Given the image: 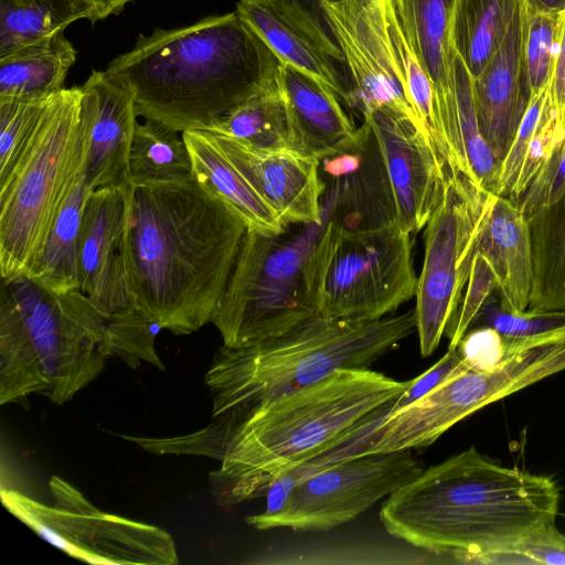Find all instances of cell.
<instances>
[{
	"label": "cell",
	"mask_w": 565,
	"mask_h": 565,
	"mask_svg": "<svg viewBox=\"0 0 565 565\" xmlns=\"http://www.w3.org/2000/svg\"><path fill=\"white\" fill-rule=\"evenodd\" d=\"M246 232L194 177L131 183L120 252L139 310L177 335L211 323Z\"/></svg>",
	"instance_id": "obj_1"
},
{
	"label": "cell",
	"mask_w": 565,
	"mask_h": 565,
	"mask_svg": "<svg viewBox=\"0 0 565 565\" xmlns=\"http://www.w3.org/2000/svg\"><path fill=\"white\" fill-rule=\"evenodd\" d=\"M370 369L337 370L321 381L262 406L227 426L160 438L162 455L218 460L209 476L217 504L231 507L266 494L284 472L333 447L386 408L411 385Z\"/></svg>",
	"instance_id": "obj_2"
},
{
	"label": "cell",
	"mask_w": 565,
	"mask_h": 565,
	"mask_svg": "<svg viewBox=\"0 0 565 565\" xmlns=\"http://www.w3.org/2000/svg\"><path fill=\"white\" fill-rule=\"evenodd\" d=\"M559 488L509 468L473 446L392 492L380 510L386 532L436 556L495 551L554 524Z\"/></svg>",
	"instance_id": "obj_3"
},
{
	"label": "cell",
	"mask_w": 565,
	"mask_h": 565,
	"mask_svg": "<svg viewBox=\"0 0 565 565\" xmlns=\"http://www.w3.org/2000/svg\"><path fill=\"white\" fill-rule=\"evenodd\" d=\"M280 65L236 12L140 34L106 72L135 95L137 115L172 130L207 129Z\"/></svg>",
	"instance_id": "obj_4"
},
{
	"label": "cell",
	"mask_w": 565,
	"mask_h": 565,
	"mask_svg": "<svg viewBox=\"0 0 565 565\" xmlns=\"http://www.w3.org/2000/svg\"><path fill=\"white\" fill-rule=\"evenodd\" d=\"M416 329L415 308L370 321L315 315L248 347H221L205 374L212 422L227 426L341 369H369Z\"/></svg>",
	"instance_id": "obj_5"
},
{
	"label": "cell",
	"mask_w": 565,
	"mask_h": 565,
	"mask_svg": "<svg viewBox=\"0 0 565 565\" xmlns=\"http://www.w3.org/2000/svg\"><path fill=\"white\" fill-rule=\"evenodd\" d=\"M111 356L107 320L79 289L58 295L23 274L2 278L1 405L33 393L63 405Z\"/></svg>",
	"instance_id": "obj_6"
},
{
	"label": "cell",
	"mask_w": 565,
	"mask_h": 565,
	"mask_svg": "<svg viewBox=\"0 0 565 565\" xmlns=\"http://www.w3.org/2000/svg\"><path fill=\"white\" fill-rule=\"evenodd\" d=\"M86 127L82 88L51 96L32 146L0 188L1 278L24 274L85 170Z\"/></svg>",
	"instance_id": "obj_7"
},
{
	"label": "cell",
	"mask_w": 565,
	"mask_h": 565,
	"mask_svg": "<svg viewBox=\"0 0 565 565\" xmlns=\"http://www.w3.org/2000/svg\"><path fill=\"white\" fill-rule=\"evenodd\" d=\"M412 234L387 217L353 227L330 221L310 257L317 315L370 321L415 296Z\"/></svg>",
	"instance_id": "obj_8"
},
{
	"label": "cell",
	"mask_w": 565,
	"mask_h": 565,
	"mask_svg": "<svg viewBox=\"0 0 565 565\" xmlns=\"http://www.w3.org/2000/svg\"><path fill=\"white\" fill-rule=\"evenodd\" d=\"M284 234L247 230L212 321L223 347L279 337L317 315L310 257L318 235Z\"/></svg>",
	"instance_id": "obj_9"
},
{
	"label": "cell",
	"mask_w": 565,
	"mask_h": 565,
	"mask_svg": "<svg viewBox=\"0 0 565 565\" xmlns=\"http://www.w3.org/2000/svg\"><path fill=\"white\" fill-rule=\"evenodd\" d=\"M52 505L2 488V505L43 540L70 556L98 565H177L174 540L156 525L96 508L73 484L52 476Z\"/></svg>",
	"instance_id": "obj_10"
},
{
	"label": "cell",
	"mask_w": 565,
	"mask_h": 565,
	"mask_svg": "<svg viewBox=\"0 0 565 565\" xmlns=\"http://www.w3.org/2000/svg\"><path fill=\"white\" fill-rule=\"evenodd\" d=\"M495 195L449 172L424 232V263L416 285V330L422 356L430 355L452 323L472 256Z\"/></svg>",
	"instance_id": "obj_11"
},
{
	"label": "cell",
	"mask_w": 565,
	"mask_h": 565,
	"mask_svg": "<svg viewBox=\"0 0 565 565\" xmlns=\"http://www.w3.org/2000/svg\"><path fill=\"white\" fill-rule=\"evenodd\" d=\"M424 469L412 450L347 459L303 479L278 515L252 526L329 531L355 519Z\"/></svg>",
	"instance_id": "obj_12"
},
{
	"label": "cell",
	"mask_w": 565,
	"mask_h": 565,
	"mask_svg": "<svg viewBox=\"0 0 565 565\" xmlns=\"http://www.w3.org/2000/svg\"><path fill=\"white\" fill-rule=\"evenodd\" d=\"M386 7L387 0L320 3L344 58L351 84L350 106L362 115L385 107L420 122L405 96L393 57Z\"/></svg>",
	"instance_id": "obj_13"
},
{
	"label": "cell",
	"mask_w": 565,
	"mask_h": 565,
	"mask_svg": "<svg viewBox=\"0 0 565 565\" xmlns=\"http://www.w3.org/2000/svg\"><path fill=\"white\" fill-rule=\"evenodd\" d=\"M363 119L384 167L393 217L414 235L426 226L439 203L448 167L418 120L385 107Z\"/></svg>",
	"instance_id": "obj_14"
},
{
	"label": "cell",
	"mask_w": 565,
	"mask_h": 565,
	"mask_svg": "<svg viewBox=\"0 0 565 565\" xmlns=\"http://www.w3.org/2000/svg\"><path fill=\"white\" fill-rule=\"evenodd\" d=\"M236 12L280 64L322 82L351 105L344 58L322 11L299 0H238Z\"/></svg>",
	"instance_id": "obj_15"
},
{
	"label": "cell",
	"mask_w": 565,
	"mask_h": 565,
	"mask_svg": "<svg viewBox=\"0 0 565 565\" xmlns=\"http://www.w3.org/2000/svg\"><path fill=\"white\" fill-rule=\"evenodd\" d=\"M211 135L286 226L321 225L320 199L324 186L317 157L289 149H259L231 137Z\"/></svg>",
	"instance_id": "obj_16"
},
{
	"label": "cell",
	"mask_w": 565,
	"mask_h": 565,
	"mask_svg": "<svg viewBox=\"0 0 565 565\" xmlns=\"http://www.w3.org/2000/svg\"><path fill=\"white\" fill-rule=\"evenodd\" d=\"M82 88V120L86 127L85 184L127 186L129 154L137 109L134 93L105 71H93Z\"/></svg>",
	"instance_id": "obj_17"
},
{
	"label": "cell",
	"mask_w": 565,
	"mask_h": 565,
	"mask_svg": "<svg viewBox=\"0 0 565 565\" xmlns=\"http://www.w3.org/2000/svg\"><path fill=\"white\" fill-rule=\"evenodd\" d=\"M435 109L443 154L451 173L493 193L499 162L480 131L472 76L454 47L446 86L435 89Z\"/></svg>",
	"instance_id": "obj_18"
},
{
	"label": "cell",
	"mask_w": 565,
	"mask_h": 565,
	"mask_svg": "<svg viewBox=\"0 0 565 565\" xmlns=\"http://www.w3.org/2000/svg\"><path fill=\"white\" fill-rule=\"evenodd\" d=\"M472 89L480 131L500 166L531 97L523 65L521 7L500 47L472 78Z\"/></svg>",
	"instance_id": "obj_19"
},
{
	"label": "cell",
	"mask_w": 565,
	"mask_h": 565,
	"mask_svg": "<svg viewBox=\"0 0 565 565\" xmlns=\"http://www.w3.org/2000/svg\"><path fill=\"white\" fill-rule=\"evenodd\" d=\"M278 81L302 150L319 160L352 151L365 138L341 106L340 97L322 82L280 64Z\"/></svg>",
	"instance_id": "obj_20"
},
{
	"label": "cell",
	"mask_w": 565,
	"mask_h": 565,
	"mask_svg": "<svg viewBox=\"0 0 565 565\" xmlns=\"http://www.w3.org/2000/svg\"><path fill=\"white\" fill-rule=\"evenodd\" d=\"M476 250L489 260L498 279L500 307L527 309L533 286V253L526 216L511 200L495 195Z\"/></svg>",
	"instance_id": "obj_21"
},
{
	"label": "cell",
	"mask_w": 565,
	"mask_h": 565,
	"mask_svg": "<svg viewBox=\"0 0 565 565\" xmlns=\"http://www.w3.org/2000/svg\"><path fill=\"white\" fill-rule=\"evenodd\" d=\"M181 134L193 177L203 188L236 212L247 230L269 235L285 233L286 225L280 217L227 159L210 131L192 129Z\"/></svg>",
	"instance_id": "obj_22"
},
{
	"label": "cell",
	"mask_w": 565,
	"mask_h": 565,
	"mask_svg": "<svg viewBox=\"0 0 565 565\" xmlns=\"http://www.w3.org/2000/svg\"><path fill=\"white\" fill-rule=\"evenodd\" d=\"M564 135L565 126L551 104L547 87L530 98L512 143L500 162L493 194L515 203Z\"/></svg>",
	"instance_id": "obj_23"
},
{
	"label": "cell",
	"mask_w": 565,
	"mask_h": 565,
	"mask_svg": "<svg viewBox=\"0 0 565 565\" xmlns=\"http://www.w3.org/2000/svg\"><path fill=\"white\" fill-rule=\"evenodd\" d=\"M131 184L87 191L78 242L79 290L88 296L119 248L127 226Z\"/></svg>",
	"instance_id": "obj_24"
},
{
	"label": "cell",
	"mask_w": 565,
	"mask_h": 565,
	"mask_svg": "<svg viewBox=\"0 0 565 565\" xmlns=\"http://www.w3.org/2000/svg\"><path fill=\"white\" fill-rule=\"evenodd\" d=\"M205 130L259 149H289L306 153L291 122L279 85L278 70L250 96Z\"/></svg>",
	"instance_id": "obj_25"
},
{
	"label": "cell",
	"mask_w": 565,
	"mask_h": 565,
	"mask_svg": "<svg viewBox=\"0 0 565 565\" xmlns=\"http://www.w3.org/2000/svg\"><path fill=\"white\" fill-rule=\"evenodd\" d=\"M87 191L83 172L60 209L40 253L23 274L58 295L79 288L78 242Z\"/></svg>",
	"instance_id": "obj_26"
},
{
	"label": "cell",
	"mask_w": 565,
	"mask_h": 565,
	"mask_svg": "<svg viewBox=\"0 0 565 565\" xmlns=\"http://www.w3.org/2000/svg\"><path fill=\"white\" fill-rule=\"evenodd\" d=\"M76 50L60 34L0 56V98H43L64 88Z\"/></svg>",
	"instance_id": "obj_27"
},
{
	"label": "cell",
	"mask_w": 565,
	"mask_h": 565,
	"mask_svg": "<svg viewBox=\"0 0 565 565\" xmlns=\"http://www.w3.org/2000/svg\"><path fill=\"white\" fill-rule=\"evenodd\" d=\"M527 218L533 253L529 309H565V191Z\"/></svg>",
	"instance_id": "obj_28"
},
{
	"label": "cell",
	"mask_w": 565,
	"mask_h": 565,
	"mask_svg": "<svg viewBox=\"0 0 565 565\" xmlns=\"http://www.w3.org/2000/svg\"><path fill=\"white\" fill-rule=\"evenodd\" d=\"M390 1L435 89L446 86L450 76V34L456 0Z\"/></svg>",
	"instance_id": "obj_29"
},
{
	"label": "cell",
	"mask_w": 565,
	"mask_h": 565,
	"mask_svg": "<svg viewBox=\"0 0 565 565\" xmlns=\"http://www.w3.org/2000/svg\"><path fill=\"white\" fill-rule=\"evenodd\" d=\"M521 3L522 0H456L451 45L472 78L500 47Z\"/></svg>",
	"instance_id": "obj_30"
},
{
	"label": "cell",
	"mask_w": 565,
	"mask_h": 565,
	"mask_svg": "<svg viewBox=\"0 0 565 565\" xmlns=\"http://www.w3.org/2000/svg\"><path fill=\"white\" fill-rule=\"evenodd\" d=\"M89 18L88 8L75 0H0V56L51 40Z\"/></svg>",
	"instance_id": "obj_31"
},
{
	"label": "cell",
	"mask_w": 565,
	"mask_h": 565,
	"mask_svg": "<svg viewBox=\"0 0 565 565\" xmlns=\"http://www.w3.org/2000/svg\"><path fill=\"white\" fill-rule=\"evenodd\" d=\"M130 183H156L193 177L182 134L151 120L137 121L129 154Z\"/></svg>",
	"instance_id": "obj_32"
},
{
	"label": "cell",
	"mask_w": 565,
	"mask_h": 565,
	"mask_svg": "<svg viewBox=\"0 0 565 565\" xmlns=\"http://www.w3.org/2000/svg\"><path fill=\"white\" fill-rule=\"evenodd\" d=\"M487 326L500 333L508 356L565 340V309L503 310L493 296L486 302L471 328ZM470 328V329H471ZM469 329V330H470Z\"/></svg>",
	"instance_id": "obj_33"
},
{
	"label": "cell",
	"mask_w": 565,
	"mask_h": 565,
	"mask_svg": "<svg viewBox=\"0 0 565 565\" xmlns=\"http://www.w3.org/2000/svg\"><path fill=\"white\" fill-rule=\"evenodd\" d=\"M564 11H546L527 0H522L523 65L531 97L547 88L551 83L559 47Z\"/></svg>",
	"instance_id": "obj_34"
},
{
	"label": "cell",
	"mask_w": 565,
	"mask_h": 565,
	"mask_svg": "<svg viewBox=\"0 0 565 565\" xmlns=\"http://www.w3.org/2000/svg\"><path fill=\"white\" fill-rule=\"evenodd\" d=\"M386 17L392 53L405 96L444 158L436 119L434 83L405 38L390 0Z\"/></svg>",
	"instance_id": "obj_35"
},
{
	"label": "cell",
	"mask_w": 565,
	"mask_h": 565,
	"mask_svg": "<svg viewBox=\"0 0 565 565\" xmlns=\"http://www.w3.org/2000/svg\"><path fill=\"white\" fill-rule=\"evenodd\" d=\"M50 98H0V188L32 146Z\"/></svg>",
	"instance_id": "obj_36"
},
{
	"label": "cell",
	"mask_w": 565,
	"mask_h": 565,
	"mask_svg": "<svg viewBox=\"0 0 565 565\" xmlns=\"http://www.w3.org/2000/svg\"><path fill=\"white\" fill-rule=\"evenodd\" d=\"M498 290L497 276L488 258L475 250L467 280V290L457 315L447 330L448 349H456L468 332L486 302Z\"/></svg>",
	"instance_id": "obj_37"
},
{
	"label": "cell",
	"mask_w": 565,
	"mask_h": 565,
	"mask_svg": "<svg viewBox=\"0 0 565 565\" xmlns=\"http://www.w3.org/2000/svg\"><path fill=\"white\" fill-rule=\"evenodd\" d=\"M565 191V135L515 204L529 217Z\"/></svg>",
	"instance_id": "obj_38"
},
{
	"label": "cell",
	"mask_w": 565,
	"mask_h": 565,
	"mask_svg": "<svg viewBox=\"0 0 565 565\" xmlns=\"http://www.w3.org/2000/svg\"><path fill=\"white\" fill-rule=\"evenodd\" d=\"M510 555L513 564L565 565V535L555 523L530 533L521 541L501 550Z\"/></svg>",
	"instance_id": "obj_39"
},
{
	"label": "cell",
	"mask_w": 565,
	"mask_h": 565,
	"mask_svg": "<svg viewBox=\"0 0 565 565\" xmlns=\"http://www.w3.org/2000/svg\"><path fill=\"white\" fill-rule=\"evenodd\" d=\"M462 362L475 371H489L507 358L502 337L487 326L471 328L457 345Z\"/></svg>",
	"instance_id": "obj_40"
},
{
	"label": "cell",
	"mask_w": 565,
	"mask_h": 565,
	"mask_svg": "<svg viewBox=\"0 0 565 565\" xmlns=\"http://www.w3.org/2000/svg\"><path fill=\"white\" fill-rule=\"evenodd\" d=\"M461 365L462 361L457 349H448L446 354L430 369L419 376L412 379L408 388L399 397L393 401L388 412L386 414L384 412L382 417L385 418L417 401L454 374Z\"/></svg>",
	"instance_id": "obj_41"
},
{
	"label": "cell",
	"mask_w": 565,
	"mask_h": 565,
	"mask_svg": "<svg viewBox=\"0 0 565 565\" xmlns=\"http://www.w3.org/2000/svg\"><path fill=\"white\" fill-rule=\"evenodd\" d=\"M550 99L565 126V11L553 76L548 86Z\"/></svg>",
	"instance_id": "obj_42"
},
{
	"label": "cell",
	"mask_w": 565,
	"mask_h": 565,
	"mask_svg": "<svg viewBox=\"0 0 565 565\" xmlns=\"http://www.w3.org/2000/svg\"><path fill=\"white\" fill-rule=\"evenodd\" d=\"M85 4L90 13L89 21L94 24L111 14H117L124 10L127 3L134 0H75Z\"/></svg>",
	"instance_id": "obj_43"
},
{
	"label": "cell",
	"mask_w": 565,
	"mask_h": 565,
	"mask_svg": "<svg viewBox=\"0 0 565 565\" xmlns=\"http://www.w3.org/2000/svg\"><path fill=\"white\" fill-rule=\"evenodd\" d=\"M532 4L553 12H562L565 10V0H527Z\"/></svg>",
	"instance_id": "obj_44"
},
{
	"label": "cell",
	"mask_w": 565,
	"mask_h": 565,
	"mask_svg": "<svg viewBox=\"0 0 565 565\" xmlns=\"http://www.w3.org/2000/svg\"><path fill=\"white\" fill-rule=\"evenodd\" d=\"M299 1H301L305 4H307L310 8H313L316 10L322 11L321 8H320V3L322 1H341V0H299Z\"/></svg>",
	"instance_id": "obj_45"
}]
</instances>
